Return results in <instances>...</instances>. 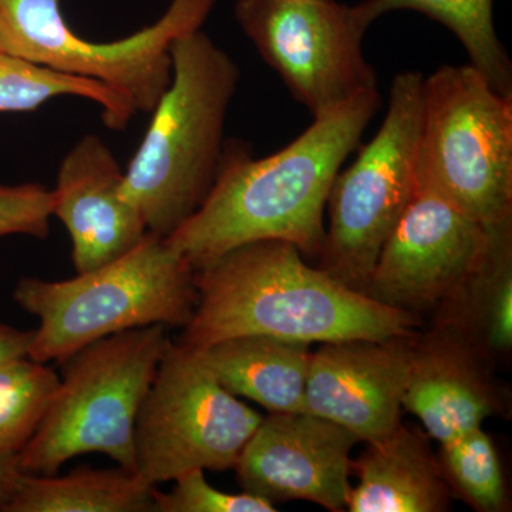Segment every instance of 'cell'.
Segmentation results:
<instances>
[{
	"instance_id": "cell-13",
	"label": "cell",
	"mask_w": 512,
	"mask_h": 512,
	"mask_svg": "<svg viewBox=\"0 0 512 512\" xmlns=\"http://www.w3.org/2000/svg\"><path fill=\"white\" fill-rule=\"evenodd\" d=\"M412 336L322 343L309 362L305 412L366 443L389 436L402 423Z\"/></svg>"
},
{
	"instance_id": "cell-9",
	"label": "cell",
	"mask_w": 512,
	"mask_h": 512,
	"mask_svg": "<svg viewBox=\"0 0 512 512\" xmlns=\"http://www.w3.org/2000/svg\"><path fill=\"white\" fill-rule=\"evenodd\" d=\"M217 0H173L153 25L109 43L77 36L62 0H0V52L106 84L151 113L171 82L170 47L201 30Z\"/></svg>"
},
{
	"instance_id": "cell-24",
	"label": "cell",
	"mask_w": 512,
	"mask_h": 512,
	"mask_svg": "<svg viewBox=\"0 0 512 512\" xmlns=\"http://www.w3.org/2000/svg\"><path fill=\"white\" fill-rule=\"evenodd\" d=\"M168 493L154 488L153 512H275V504L245 493L231 494L208 483L204 470H191L174 478Z\"/></svg>"
},
{
	"instance_id": "cell-19",
	"label": "cell",
	"mask_w": 512,
	"mask_h": 512,
	"mask_svg": "<svg viewBox=\"0 0 512 512\" xmlns=\"http://www.w3.org/2000/svg\"><path fill=\"white\" fill-rule=\"evenodd\" d=\"M153 485L127 468L23 473L3 512H153Z\"/></svg>"
},
{
	"instance_id": "cell-26",
	"label": "cell",
	"mask_w": 512,
	"mask_h": 512,
	"mask_svg": "<svg viewBox=\"0 0 512 512\" xmlns=\"http://www.w3.org/2000/svg\"><path fill=\"white\" fill-rule=\"evenodd\" d=\"M23 473L19 454L0 453V512L5 511Z\"/></svg>"
},
{
	"instance_id": "cell-23",
	"label": "cell",
	"mask_w": 512,
	"mask_h": 512,
	"mask_svg": "<svg viewBox=\"0 0 512 512\" xmlns=\"http://www.w3.org/2000/svg\"><path fill=\"white\" fill-rule=\"evenodd\" d=\"M439 460L450 490L474 510H505L508 493L503 468L497 448L483 426L441 444Z\"/></svg>"
},
{
	"instance_id": "cell-8",
	"label": "cell",
	"mask_w": 512,
	"mask_h": 512,
	"mask_svg": "<svg viewBox=\"0 0 512 512\" xmlns=\"http://www.w3.org/2000/svg\"><path fill=\"white\" fill-rule=\"evenodd\" d=\"M262 419L222 386L200 350L170 339L138 412L134 471L157 487L191 470L234 468Z\"/></svg>"
},
{
	"instance_id": "cell-10",
	"label": "cell",
	"mask_w": 512,
	"mask_h": 512,
	"mask_svg": "<svg viewBox=\"0 0 512 512\" xmlns=\"http://www.w3.org/2000/svg\"><path fill=\"white\" fill-rule=\"evenodd\" d=\"M234 13L264 62L313 119L377 89L362 46L372 22L359 3L238 0Z\"/></svg>"
},
{
	"instance_id": "cell-15",
	"label": "cell",
	"mask_w": 512,
	"mask_h": 512,
	"mask_svg": "<svg viewBox=\"0 0 512 512\" xmlns=\"http://www.w3.org/2000/svg\"><path fill=\"white\" fill-rule=\"evenodd\" d=\"M493 363L447 329L431 326L410 338L403 409L440 444L483 426L503 406Z\"/></svg>"
},
{
	"instance_id": "cell-20",
	"label": "cell",
	"mask_w": 512,
	"mask_h": 512,
	"mask_svg": "<svg viewBox=\"0 0 512 512\" xmlns=\"http://www.w3.org/2000/svg\"><path fill=\"white\" fill-rule=\"evenodd\" d=\"M359 6L372 23L394 10H414L436 20L460 40L471 66L498 93L512 97V63L495 30L494 0H365Z\"/></svg>"
},
{
	"instance_id": "cell-2",
	"label": "cell",
	"mask_w": 512,
	"mask_h": 512,
	"mask_svg": "<svg viewBox=\"0 0 512 512\" xmlns=\"http://www.w3.org/2000/svg\"><path fill=\"white\" fill-rule=\"evenodd\" d=\"M197 305L178 342L207 349L238 336L333 343L414 335L420 316L380 305L313 268L293 244L248 242L195 269Z\"/></svg>"
},
{
	"instance_id": "cell-17",
	"label": "cell",
	"mask_w": 512,
	"mask_h": 512,
	"mask_svg": "<svg viewBox=\"0 0 512 512\" xmlns=\"http://www.w3.org/2000/svg\"><path fill=\"white\" fill-rule=\"evenodd\" d=\"M447 329L495 363L512 348V225L491 231L478 264L434 309Z\"/></svg>"
},
{
	"instance_id": "cell-22",
	"label": "cell",
	"mask_w": 512,
	"mask_h": 512,
	"mask_svg": "<svg viewBox=\"0 0 512 512\" xmlns=\"http://www.w3.org/2000/svg\"><path fill=\"white\" fill-rule=\"evenodd\" d=\"M60 377L29 356L0 362V453L19 454L35 436Z\"/></svg>"
},
{
	"instance_id": "cell-1",
	"label": "cell",
	"mask_w": 512,
	"mask_h": 512,
	"mask_svg": "<svg viewBox=\"0 0 512 512\" xmlns=\"http://www.w3.org/2000/svg\"><path fill=\"white\" fill-rule=\"evenodd\" d=\"M379 107V90L359 94L264 158L252 157L244 143H225L207 198L167 241L194 269L262 239L289 242L303 256L319 258L333 181Z\"/></svg>"
},
{
	"instance_id": "cell-25",
	"label": "cell",
	"mask_w": 512,
	"mask_h": 512,
	"mask_svg": "<svg viewBox=\"0 0 512 512\" xmlns=\"http://www.w3.org/2000/svg\"><path fill=\"white\" fill-rule=\"evenodd\" d=\"M53 217V192L45 185H0V238H46Z\"/></svg>"
},
{
	"instance_id": "cell-4",
	"label": "cell",
	"mask_w": 512,
	"mask_h": 512,
	"mask_svg": "<svg viewBox=\"0 0 512 512\" xmlns=\"http://www.w3.org/2000/svg\"><path fill=\"white\" fill-rule=\"evenodd\" d=\"M13 301L39 319L30 359L63 363L124 330L184 328L197 305L195 269L167 238L148 231L126 254L74 278L20 279Z\"/></svg>"
},
{
	"instance_id": "cell-16",
	"label": "cell",
	"mask_w": 512,
	"mask_h": 512,
	"mask_svg": "<svg viewBox=\"0 0 512 512\" xmlns=\"http://www.w3.org/2000/svg\"><path fill=\"white\" fill-rule=\"evenodd\" d=\"M353 470L359 483L350 490V512H441L451 490L439 458L420 430L399 424L382 440L367 443Z\"/></svg>"
},
{
	"instance_id": "cell-27",
	"label": "cell",
	"mask_w": 512,
	"mask_h": 512,
	"mask_svg": "<svg viewBox=\"0 0 512 512\" xmlns=\"http://www.w3.org/2000/svg\"><path fill=\"white\" fill-rule=\"evenodd\" d=\"M33 330H20L0 323V362L12 357L28 356Z\"/></svg>"
},
{
	"instance_id": "cell-7",
	"label": "cell",
	"mask_w": 512,
	"mask_h": 512,
	"mask_svg": "<svg viewBox=\"0 0 512 512\" xmlns=\"http://www.w3.org/2000/svg\"><path fill=\"white\" fill-rule=\"evenodd\" d=\"M423 74H396L382 126L330 190L320 268L365 293L367 279L416 190Z\"/></svg>"
},
{
	"instance_id": "cell-14",
	"label": "cell",
	"mask_w": 512,
	"mask_h": 512,
	"mask_svg": "<svg viewBox=\"0 0 512 512\" xmlns=\"http://www.w3.org/2000/svg\"><path fill=\"white\" fill-rule=\"evenodd\" d=\"M124 171L96 134L80 138L64 156L53 192V217L72 239L77 274L119 258L147 234L146 222L121 191Z\"/></svg>"
},
{
	"instance_id": "cell-18",
	"label": "cell",
	"mask_w": 512,
	"mask_h": 512,
	"mask_svg": "<svg viewBox=\"0 0 512 512\" xmlns=\"http://www.w3.org/2000/svg\"><path fill=\"white\" fill-rule=\"evenodd\" d=\"M272 336H238L200 350L205 365L234 394L271 413L305 412L311 349Z\"/></svg>"
},
{
	"instance_id": "cell-3",
	"label": "cell",
	"mask_w": 512,
	"mask_h": 512,
	"mask_svg": "<svg viewBox=\"0 0 512 512\" xmlns=\"http://www.w3.org/2000/svg\"><path fill=\"white\" fill-rule=\"evenodd\" d=\"M170 56L171 82L121 187L148 231L164 238L201 207L214 185L241 77L237 63L202 30L177 37Z\"/></svg>"
},
{
	"instance_id": "cell-12",
	"label": "cell",
	"mask_w": 512,
	"mask_h": 512,
	"mask_svg": "<svg viewBox=\"0 0 512 512\" xmlns=\"http://www.w3.org/2000/svg\"><path fill=\"white\" fill-rule=\"evenodd\" d=\"M357 436L311 413H271L242 448L234 470L245 493L276 501H311L343 511L352 485Z\"/></svg>"
},
{
	"instance_id": "cell-5",
	"label": "cell",
	"mask_w": 512,
	"mask_h": 512,
	"mask_svg": "<svg viewBox=\"0 0 512 512\" xmlns=\"http://www.w3.org/2000/svg\"><path fill=\"white\" fill-rule=\"evenodd\" d=\"M168 342L167 326H146L97 340L64 360L52 403L19 453L22 470L53 476L90 453L136 470L137 416Z\"/></svg>"
},
{
	"instance_id": "cell-21",
	"label": "cell",
	"mask_w": 512,
	"mask_h": 512,
	"mask_svg": "<svg viewBox=\"0 0 512 512\" xmlns=\"http://www.w3.org/2000/svg\"><path fill=\"white\" fill-rule=\"evenodd\" d=\"M76 96L92 100L103 110L110 130H124L136 116L131 101L106 84L87 77L57 72L0 52V111L23 113L39 109L55 97Z\"/></svg>"
},
{
	"instance_id": "cell-6",
	"label": "cell",
	"mask_w": 512,
	"mask_h": 512,
	"mask_svg": "<svg viewBox=\"0 0 512 512\" xmlns=\"http://www.w3.org/2000/svg\"><path fill=\"white\" fill-rule=\"evenodd\" d=\"M416 187L488 231L512 225V97L471 64L423 80Z\"/></svg>"
},
{
	"instance_id": "cell-11",
	"label": "cell",
	"mask_w": 512,
	"mask_h": 512,
	"mask_svg": "<svg viewBox=\"0 0 512 512\" xmlns=\"http://www.w3.org/2000/svg\"><path fill=\"white\" fill-rule=\"evenodd\" d=\"M491 231L434 192L416 187L384 242L365 293L387 308L434 312L484 255Z\"/></svg>"
}]
</instances>
